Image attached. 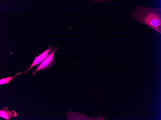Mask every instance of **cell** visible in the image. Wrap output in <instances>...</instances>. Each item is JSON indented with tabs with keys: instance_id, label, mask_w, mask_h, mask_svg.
Listing matches in <instances>:
<instances>
[{
	"instance_id": "277c9868",
	"label": "cell",
	"mask_w": 161,
	"mask_h": 120,
	"mask_svg": "<svg viewBox=\"0 0 161 120\" xmlns=\"http://www.w3.org/2000/svg\"><path fill=\"white\" fill-rule=\"evenodd\" d=\"M8 107H5L0 110V116L7 120H10L11 118L17 116V112L14 110L8 111Z\"/></svg>"
},
{
	"instance_id": "3957f363",
	"label": "cell",
	"mask_w": 161,
	"mask_h": 120,
	"mask_svg": "<svg viewBox=\"0 0 161 120\" xmlns=\"http://www.w3.org/2000/svg\"><path fill=\"white\" fill-rule=\"evenodd\" d=\"M54 48V47H52L51 44L49 47L42 53L37 57L34 58V61L30 67L25 71L24 73L25 74H26L27 72L31 70V68L33 67L37 66L38 65L40 64L47 58L49 53L53 50Z\"/></svg>"
},
{
	"instance_id": "8992f818",
	"label": "cell",
	"mask_w": 161,
	"mask_h": 120,
	"mask_svg": "<svg viewBox=\"0 0 161 120\" xmlns=\"http://www.w3.org/2000/svg\"><path fill=\"white\" fill-rule=\"evenodd\" d=\"M92 1L94 2L99 3L101 2H107L109 1V0H93Z\"/></svg>"
},
{
	"instance_id": "5b68a950",
	"label": "cell",
	"mask_w": 161,
	"mask_h": 120,
	"mask_svg": "<svg viewBox=\"0 0 161 120\" xmlns=\"http://www.w3.org/2000/svg\"><path fill=\"white\" fill-rule=\"evenodd\" d=\"M25 71L18 73L13 76L10 77L9 76L5 78H3L2 79L0 80V85H1L4 84H9L11 80H13V81H14V79L15 77H16L17 75L20 74L21 73H23Z\"/></svg>"
},
{
	"instance_id": "7a4b0ae2",
	"label": "cell",
	"mask_w": 161,
	"mask_h": 120,
	"mask_svg": "<svg viewBox=\"0 0 161 120\" xmlns=\"http://www.w3.org/2000/svg\"><path fill=\"white\" fill-rule=\"evenodd\" d=\"M59 47H56L52 51L48 54L47 58L38 66L34 70H33L31 74L35 75L39 71L43 70L45 71L48 70L54 65L57 61L54 58V53Z\"/></svg>"
},
{
	"instance_id": "6da1fadb",
	"label": "cell",
	"mask_w": 161,
	"mask_h": 120,
	"mask_svg": "<svg viewBox=\"0 0 161 120\" xmlns=\"http://www.w3.org/2000/svg\"><path fill=\"white\" fill-rule=\"evenodd\" d=\"M133 20L144 24L161 34V9L137 6L132 11Z\"/></svg>"
}]
</instances>
